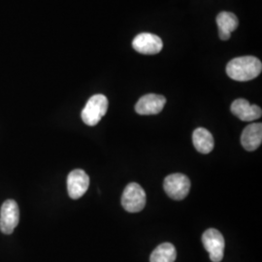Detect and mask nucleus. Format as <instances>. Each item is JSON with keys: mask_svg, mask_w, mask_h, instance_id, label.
<instances>
[{"mask_svg": "<svg viewBox=\"0 0 262 262\" xmlns=\"http://www.w3.org/2000/svg\"><path fill=\"white\" fill-rule=\"evenodd\" d=\"M261 61L252 56L236 57L226 66V74L238 82L253 80L261 73Z\"/></svg>", "mask_w": 262, "mask_h": 262, "instance_id": "obj_1", "label": "nucleus"}, {"mask_svg": "<svg viewBox=\"0 0 262 262\" xmlns=\"http://www.w3.org/2000/svg\"><path fill=\"white\" fill-rule=\"evenodd\" d=\"M108 99L103 94H95L85 104L82 111L83 122L90 126H94L101 121L108 110Z\"/></svg>", "mask_w": 262, "mask_h": 262, "instance_id": "obj_2", "label": "nucleus"}, {"mask_svg": "<svg viewBox=\"0 0 262 262\" xmlns=\"http://www.w3.org/2000/svg\"><path fill=\"white\" fill-rule=\"evenodd\" d=\"M146 203V192L140 185L137 183H130L125 187L122 196V205L125 211L129 213H138L145 208Z\"/></svg>", "mask_w": 262, "mask_h": 262, "instance_id": "obj_3", "label": "nucleus"}, {"mask_svg": "<svg viewBox=\"0 0 262 262\" xmlns=\"http://www.w3.org/2000/svg\"><path fill=\"white\" fill-rule=\"evenodd\" d=\"M163 188L170 198L178 201L183 200L189 193L190 181L185 174H171L164 179Z\"/></svg>", "mask_w": 262, "mask_h": 262, "instance_id": "obj_4", "label": "nucleus"}, {"mask_svg": "<svg viewBox=\"0 0 262 262\" xmlns=\"http://www.w3.org/2000/svg\"><path fill=\"white\" fill-rule=\"evenodd\" d=\"M202 243L213 262H221L225 255V241L223 234L215 228H210L202 235Z\"/></svg>", "mask_w": 262, "mask_h": 262, "instance_id": "obj_5", "label": "nucleus"}, {"mask_svg": "<svg viewBox=\"0 0 262 262\" xmlns=\"http://www.w3.org/2000/svg\"><path fill=\"white\" fill-rule=\"evenodd\" d=\"M19 209L15 200H6L0 211V230L4 234H12L19 225Z\"/></svg>", "mask_w": 262, "mask_h": 262, "instance_id": "obj_6", "label": "nucleus"}, {"mask_svg": "<svg viewBox=\"0 0 262 262\" xmlns=\"http://www.w3.org/2000/svg\"><path fill=\"white\" fill-rule=\"evenodd\" d=\"M90 187V177L81 169L71 171L67 177V190L72 199H79L88 191Z\"/></svg>", "mask_w": 262, "mask_h": 262, "instance_id": "obj_7", "label": "nucleus"}, {"mask_svg": "<svg viewBox=\"0 0 262 262\" xmlns=\"http://www.w3.org/2000/svg\"><path fill=\"white\" fill-rule=\"evenodd\" d=\"M133 49L143 55H157L162 50V40L152 33H141L132 41Z\"/></svg>", "mask_w": 262, "mask_h": 262, "instance_id": "obj_8", "label": "nucleus"}, {"mask_svg": "<svg viewBox=\"0 0 262 262\" xmlns=\"http://www.w3.org/2000/svg\"><path fill=\"white\" fill-rule=\"evenodd\" d=\"M166 104V98L159 94H149L142 96L135 105V111L139 115L150 116L161 112Z\"/></svg>", "mask_w": 262, "mask_h": 262, "instance_id": "obj_9", "label": "nucleus"}, {"mask_svg": "<svg viewBox=\"0 0 262 262\" xmlns=\"http://www.w3.org/2000/svg\"><path fill=\"white\" fill-rule=\"evenodd\" d=\"M231 112L243 122H253L261 117L262 111L257 105H252L243 98L234 100L231 104Z\"/></svg>", "mask_w": 262, "mask_h": 262, "instance_id": "obj_10", "label": "nucleus"}, {"mask_svg": "<svg viewBox=\"0 0 262 262\" xmlns=\"http://www.w3.org/2000/svg\"><path fill=\"white\" fill-rule=\"evenodd\" d=\"M262 124L252 123L244 129L241 135V144L244 149L248 151H253L261 145Z\"/></svg>", "mask_w": 262, "mask_h": 262, "instance_id": "obj_11", "label": "nucleus"}, {"mask_svg": "<svg viewBox=\"0 0 262 262\" xmlns=\"http://www.w3.org/2000/svg\"><path fill=\"white\" fill-rule=\"evenodd\" d=\"M216 25L219 27V36L226 41L231 36V32L238 28L239 20L232 13L222 12L216 17Z\"/></svg>", "mask_w": 262, "mask_h": 262, "instance_id": "obj_12", "label": "nucleus"}, {"mask_svg": "<svg viewBox=\"0 0 262 262\" xmlns=\"http://www.w3.org/2000/svg\"><path fill=\"white\" fill-rule=\"evenodd\" d=\"M192 142L194 148L201 154L207 155L214 149V137L206 128L198 127L193 131Z\"/></svg>", "mask_w": 262, "mask_h": 262, "instance_id": "obj_13", "label": "nucleus"}, {"mask_svg": "<svg viewBox=\"0 0 262 262\" xmlns=\"http://www.w3.org/2000/svg\"><path fill=\"white\" fill-rule=\"evenodd\" d=\"M177 252L175 247L170 243H163L150 254V262H175Z\"/></svg>", "mask_w": 262, "mask_h": 262, "instance_id": "obj_14", "label": "nucleus"}]
</instances>
